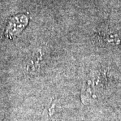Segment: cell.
I'll return each mask as SVG.
<instances>
[{
  "mask_svg": "<svg viewBox=\"0 0 121 121\" xmlns=\"http://www.w3.org/2000/svg\"><path fill=\"white\" fill-rule=\"evenodd\" d=\"M29 22L28 17L24 13L15 15L9 20L5 34L7 37L12 38L24 30Z\"/></svg>",
  "mask_w": 121,
  "mask_h": 121,
  "instance_id": "1",
  "label": "cell"
}]
</instances>
